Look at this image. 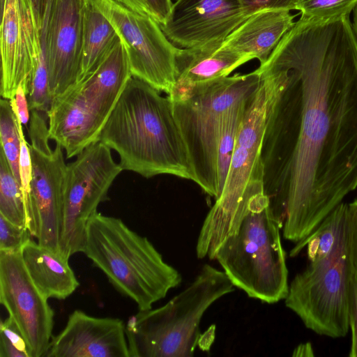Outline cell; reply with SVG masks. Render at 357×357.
Returning <instances> with one entry per match:
<instances>
[{
    "mask_svg": "<svg viewBox=\"0 0 357 357\" xmlns=\"http://www.w3.org/2000/svg\"><path fill=\"white\" fill-rule=\"evenodd\" d=\"M21 255L31 280L46 298L65 299L79 287L69 257L62 252L31 239L22 248Z\"/></svg>",
    "mask_w": 357,
    "mask_h": 357,
    "instance_id": "44dd1931",
    "label": "cell"
},
{
    "mask_svg": "<svg viewBox=\"0 0 357 357\" xmlns=\"http://www.w3.org/2000/svg\"><path fill=\"white\" fill-rule=\"evenodd\" d=\"M11 107L22 124L27 128L31 118L27 95L22 85L16 91L15 98L10 100Z\"/></svg>",
    "mask_w": 357,
    "mask_h": 357,
    "instance_id": "d6a6232c",
    "label": "cell"
},
{
    "mask_svg": "<svg viewBox=\"0 0 357 357\" xmlns=\"http://www.w3.org/2000/svg\"><path fill=\"white\" fill-rule=\"evenodd\" d=\"M234 286L223 271L205 264L194 280L164 305L139 310L126 324L130 357H191L202 335L200 321Z\"/></svg>",
    "mask_w": 357,
    "mask_h": 357,
    "instance_id": "8992f818",
    "label": "cell"
},
{
    "mask_svg": "<svg viewBox=\"0 0 357 357\" xmlns=\"http://www.w3.org/2000/svg\"><path fill=\"white\" fill-rule=\"evenodd\" d=\"M120 38L109 21L89 0H83L80 66L77 82L91 73Z\"/></svg>",
    "mask_w": 357,
    "mask_h": 357,
    "instance_id": "7402d4cb",
    "label": "cell"
},
{
    "mask_svg": "<svg viewBox=\"0 0 357 357\" xmlns=\"http://www.w3.org/2000/svg\"><path fill=\"white\" fill-rule=\"evenodd\" d=\"M348 204V232L350 258L357 274V198Z\"/></svg>",
    "mask_w": 357,
    "mask_h": 357,
    "instance_id": "1f68e13d",
    "label": "cell"
},
{
    "mask_svg": "<svg viewBox=\"0 0 357 357\" xmlns=\"http://www.w3.org/2000/svg\"><path fill=\"white\" fill-rule=\"evenodd\" d=\"M4 1L5 0H0V1H1V10H2V8L3 7Z\"/></svg>",
    "mask_w": 357,
    "mask_h": 357,
    "instance_id": "f35d334b",
    "label": "cell"
},
{
    "mask_svg": "<svg viewBox=\"0 0 357 357\" xmlns=\"http://www.w3.org/2000/svg\"><path fill=\"white\" fill-rule=\"evenodd\" d=\"M250 59L217 42L194 48H178L176 56V84L168 96L183 98L198 88L229 76Z\"/></svg>",
    "mask_w": 357,
    "mask_h": 357,
    "instance_id": "ac0fdd59",
    "label": "cell"
},
{
    "mask_svg": "<svg viewBox=\"0 0 357 357\" xmlns=\"http://www.w3.org/2000/svg\"><path fill=\"white\" fill-rule=\"evenodd\" d=\"M131 77L120 40L91 73L73 86L105 126Z\"/></svg>",
    "mask_w": 357,
    "mask_h": 357,
    "instance_id": "d6986e66",
    "label": "cell"
},
{
    "mask_svg": "<svg viewBox=\"0 0 357 357\" xmlns=\"http://www.w3.org/2000/svg\"><path fill=\"white\" fill-rule=\"evenodd\" d=\"M42 113L31 111L27 128L31 179L24 201L26 226L40 245L61 252L66 164L63 148L58 144L54 149L50 147L48 124Z\"/></svg>",
    "mask_w": 357,
    "mask_h": 357,
    "instance_id": "9c48e42d",
    "label": "cell"
},
{
    "mask_svg": "<svg viewBox=\"0 0 357 357\" xmlns=\"http://www.w3.org/2000/svg\"><path fill=\"white\" fill-rule=\"evenodd\" d=\"M152 17L162 24L168 17L173 3L172 0H144Z\"/></svg>",
    "mask_w": 357,
    "mask_h": 357,
    "instance_id": "836d02e7",
    "label": "cell"
},
{
    "mask_svg": "<svg viewBox=\"0 0 357 357\" xmlns=\"http://www.w3.org/2000/svg\"><path fill=\"white\" fill-rule=\"evenodd\" d=\"M82 252L139 310L151 309L182 281L180 273L146 237L120 218L98 211L86 225Z\"/></svg>",
    "mask_w": 357,
    "mask_h": 357,
    "instance_id": "5b68a950",
    "label": "cell"
},
{
    "mask_svg": "<svg viewBox=\"0 0 357 357\" xmlns=\"http://www.w3.org/2000/svg\"><path fill=\"white\" fill-rule=\"evenodd\" d=\"M0 214L17 225L27 227L22 186L15 177L1 149L0 150Z\"/></svg>",
    "mask_w": 357,
    "mask_h": 357,
    "instance_id": "cb8c5ba5",
    "label": "cell"
},
{
    "mask_svg": "<svg viewBox=\"0 0 357 357\" xmlns=\"http://www.w3.org/2000/svg\"><path fill=\"white\" fill-rule=\"evenodd\" d=\"M126 8L144 15H151L144 0H114ZM152 16V15H151Z\"/></svg>",
    "mask_w": 357,
    "mask_h": 357,
    "instance_id": "d590c367",
    "label": "cell"
},
{
    "mask_svg": "<svg viewBox=\"0 0 357 357\" xmlns=\"http://www.w3.org/2000/svg\"><path fill=\"white\" fill-rule=\"evenodd\" d=\"M351 22L354 33L357 40V6L351 13Z\"/></svg>",
    "mask_w": 357,
    "mask_h": 357,
    "instance_id": "74e56055",
    "label": "cell"
},
{
    "mask_svg": "<svg viewBox=\"0 0 357 357\" xmlns=\"http://www.w3.org/2000/svg\"><path fill=\"white\" fill-rule=\"evenodd\" d=\"M357 6V0H297L295 10L301 17L325 22L351 15Z\"/></svg>",
    "mask_w": 357,
    "mask_h": 357,
    "instance_id": "4316f807",
    "label": "cell"
},
{
    "mask_svg": "<svg viewBox=\"0 0 357 357\" xmlns=\"http://www.w3.org/2000/svg\"><path fill=\"white\" fill-rule=\"evenodd\" d=\"M99 141L119 154L123 170L145 178L169 174L194 181L171 99L140 79L130 77Z\"/></svg>",
    "mask_w": 357,
    "mask_h": 357,
    "instance_id": "3957f363",
    "label": "cell"
},
{
    "mask_svg": "<svg viewBox=\"0 0 357 357\" xmlns=\"http://www.w3.org/2000/svg\"><path fill=\"white\" fill-rule=\"evenodd\" d=\"M83 0H48L46 47L52 100L78 78L82 33Z\"/></svg>",
    "mask_w": 357,
    "mask_h": 357,
    "instance_id": "9a60e30c",
    "label": "cell"
},
{
    "mask_svg": "<svg viewBox=\"0 0 357 357\" xmlns=\"http://www.w3.org/2000/svg\"><path fill=\"white\" fill-rule=\"evenodd\" d=\"M240 2L249 16L264 9L295 10L297 0H240Z\"/></svg>",
    "mask_w": 357,
    "mask_h": 357,
    "instance_id": "4dcf8cb0",
    "label": "cell"
},
{
    "mask_svg": "<svg viewBox=\"0 0 357 357\" xmlns=\"http://www.w3.org/2000/svg\"><path fill=\"white\" fill-rule=\"evenodd\" d=\"M290 10L264 9L250 15L224 40V44L250 60L264 64L282 37L294 25Z\"/></svg>",
    "mask_w": 357,
    "mask_h": 357,
    "instance_id": "ffe728a7",
    "label": "cell"
},
{
    "mask_svg": "<svg viewBox=\"0 0 357 357\" xmlns=\"http://www.w3.org/2000/svg\"><path fill=\"white\" fill-rule=\"evenodd\" d=\"M350 17H300L266 61L294 70L301 84L298 131L275 202L285 215L283 236L296 244L357 189V40Z\"/></svg>",
    "mask_w": 357,
    "mask_h": 357,
    "instance_id": "6da1fadb",
    "label": "cell"
},
{
    "mask_svg": "<svg viewBox=\"0 0 357 357\" xmlns=\"http://www.w3.org/2000/svg\"><path fill=\"white\" fill-rule=\"evenodd\" d=\"M1 13V96L11 100L22 85L28 96L40 51V29L29 0H5Z\"/></svg>",
    "mask_w": 357,
    "mask_h": 357,
    "instance_id": "4fadbf2b",
    "label": "cell"
},
{
    "mask_svg": "<svg viewBox=\"0 0 357 357\" xmlns=\"http://www.w3.org/2000/svg\"><path fill=\"white\" fill-rule=\"evenodd\" d=\"M31 280L21 251H0V302L23 337L31 357H44L52 337L54 312Z\"/></svg>",
    "mask_w": 357,
    "mask_h": 357,
    "instance_id": "7c38bea8",
    "label": "cell"
},
{
    "mask_svg": "<svg viewBox=\"0 0 357 357\" xmlns=\"http://www.w3.org/2000/svg\"><path fill=\"white\" fill-rule=\"evenodd\" d=\"M293 356H313L314 351L312 344L305 342L297 346L293 351Z\"/></svg>",
    "mask_w": 357,
    "mask_h": 357,
    "instance_id": "8d00e7d4",
    "label": "cell"
},
{
    "mask_svg": "<svg viewBox=\"0 0 357 357\" xmlns=\"http://www.w3.org/2000/svg\"><path fill=\"white\" fill-rule=\"evenodd\" d=\"M260 77L257 68L247 74L220 78L183 98L171 99L188 152L194 182L215 199L220 195L217 149L224 114L254 92Z\"/></svg>",
    "mask_w": 357,
    "mask_h": 357,
    "instance_id": "ba28073f",
    "label": "cell"
},
{
    "mask_svg": "<svg viewBox=\"0 0 357 357\" xmlns=\"http://www.w3.org/2000/svg\"><path fill=\"white\" fill-rule=\"evenodd\" d=\"M249 97L230 107L222 118L217 149V174L220 194L227 176L238 128Z\"/></svg>",
    "mask_w": 357,
    "mask_h": 357,
    "instance_id": "603a6c76",
    "label": "cell"
},
{
    "mask_svg": "<svg viewBox=\"0 0 357 357\" xmlns=\"http://www.w3.org/2000/svg\"><path fill=\"white\" fill-rule=\"evenodd\" d=\"M115 29L125 47L132 77L167 96L176 84L178 47L149 15L133 11L114 0H89Z\"/></svg>",
    "mask_w": 357,
    "mask_h": 357,
    "instance_id": "8fae6325",
    "label": "cell"
},
{
    "mask_svg": "<svg viewBox=\"0 0 357 357\" xmlns=\"http://www.w3.org/2000/svg\"><path fill=\"white\" fill-rule=\"evenodd\" d=\"M266 192L253 198L239 226L218 248L215 259L234 287L272 304L284 300L288 269L280 229Z\"/></svg>",
    "mask_w": 357,
    "mask_h": 357,
    "instance_id": "52a82bcc",
    "label": "cell"
},
{
    "mask_svg": "<svg viewBox=\"0 0 357 357\" xmlns=\"http://www.w3.org/2000/svg\"><path fill=\"white\" fill-rule=\"evenodd\" d=\"M31 236L27 227L17 225L0 214V251H21Z\"/></svg>",
    "mask_w": 357,
    "mask_h": 357,
    "instance_id": "f1b7e54d",
    "label": "cell"
},
{
    "mask_svg": "<svg viewBox=\"0 0 357 357\" xmlns=\"http://www.w3.org/2000/svg\"><path fill=\"white\" fill-rule=\"evenodd\" d=\"M349 324L351 331V344L349 356L357 357V274L354 272L350 287Z\"/></svg>",
    "mask_w": 357,
    "mask_h": 357,
    "instance_id": "f546056e",
    "label": "cell"
},
{
    "mask_svg": "<svg viewBox=\"0 0 357 357\" xmlns=\"http://www.w3.org/2000/svg\"><path fill=\"white\" fill-rule=\"evenodd\" d=\"M238 128L230 167L220 195L208 211L196 245L199 259H215L222 241L236 230L251 200L266 192L263 146L267 133L284 126L297 100L298 84L285 68L264 65Z\"/></svg>",
    "mask_w": 357,
    "mask_h": 357,
    "instance_id": "7a4b0ae2",
    "label": "cell"
},
{
    "mask_svg": "<svg viewBox=\"0 0 357 357\" xmlns=\"http://www.w3.org/2000/svg\"><path fill=\"white\" fill-rule=\"evenodd\" d=\"M248 17L240 0H176L159 24L175 47L194 48L224 41Z\"/></svg>",
    "mask_w": 357,
    "mask_h": 357,
    "instance_id": "5bb4252c",
    "label": "cell"
},
{
    "mask_svg": "<svg viewBox=\"0 0 357 357\" xmlns=\"http://www.w3.org/2000/svg\"><path fill=\"white\" fill-rule=\"evenodd\" d=\"M0 357H31L24 337L9 317L0 323Z\"/></svg>",
    "mask_w": 357,
    "mask_h": 357,
    "instance_id": "83f0119b",
    "label": "cell"
},
{
    "mask_svg": "<svg viewBox=\"0 0 357 357\" xmlns=\"http://www.w3.org/2000/svg\"><path fill=\"white\" fill-rule=\"evenodd\" d=\"M123 171L111 149L95 142L66 165L61 251L70 257L82 252L86 225L98 205L108 199L112 183Z\"/></svg>",
    "mask_w": 357,
    "mask_h": 357,
    "instance_id": "30bf717a",
    "label": "cell"
},
{
    "mask_svg": "<svg viewBox=\"0 0 357 357\" xmlns=\"http://www.w3.org/2000/svg\"><path fill=\"white\" fill-rule=\"evenodd\" d=\"M44 357H130L126 324L118 318L96 317L76 310L52 336Z\"/></svg>",
    "mask_w": 357,
    "mask_h": 357,
    "instance_id": "2e32d148",
    "label": "cell"
},
{
    "mask_svg": "<svg viewBox=\"0 0 357 357\" xmlns=\"http://www.w3.org/2000/svg\"><path fill=\"white\" fill-rule=\"evenodd\" d=\"M306 248L309 264L289 284L285 305L306 328L332 338L349 330V300L352 266L348 232V204L337 206L291 257Z\"/></svg>",
    "mask_w": 357,
    "mask_h": 357,
    "instance_id": "277c9868",
    "label": "cell"
},
{
    "mask_svg": "<svg viewBox=\"0 0 357 357\" xmlns=\"http://www.w3.org/2000/svg\"><path fill=\"white\" fill-rule=\"evenodd\" d=\"M47 10L46 8L43 23L40 29V51L34 67L29 93L27 96L30 111L47 112L51 98L49 92V64L46 47V26Z\"/></svg>",
    "mask_w": 357,
    "mask_h": 357,
    "instance_id": "d4e9b609",
    "label": "cell"
},
{
    "mask_svg": "<svg viewBox=\"0 0 357 357\" xmlns=\"http://www.w3.org/2000/svg\"><path fill=\"white\" fill-rule=\"evenodd\" d=\"M0 139L1 149L15 177L21 185L20 174L21 137L17 119L11 107L10 100L3 98L0 101Z\"/></svg>",
    "mask_w": 357,
    "mask_h": 357,
    "instance_id": "484cf974",
    "label": "cell"
},
{
    "mask_svg": "<svg viewBox=\"0 0 357 357\" xmlns=\"http://www.w3.org/2000/svg\"><path fill=\"white\" fill-rule=\"evenodd\" d=\"M46 114L50 138L63 148L67 158L99 141L104 124L73 86L52 100Z\"/></svg>",
    "mask_w": 357,
    "mask_h": 357,
    "instance_id": "e0dca14e",
    "label": "cell"
},
{
    "mask_svg": "<svg viewBox=\"0 0 357 357\" xmlns=\"http://www.w3.org/2000/svg\"><path fill=\"white\" fill-rule=\"evenodd\" d=\"M36 17V22L41 29L48 0H29Z\"/></svg>",
    "mask_w": 357,
    "mask_h": 357,
    "instance_id": "e575fe53",
    "label": "cell"
}]
</instances>
